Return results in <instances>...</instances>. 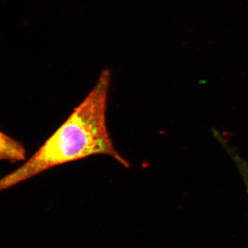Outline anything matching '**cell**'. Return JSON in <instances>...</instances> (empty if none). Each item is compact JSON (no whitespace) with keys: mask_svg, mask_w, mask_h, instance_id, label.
I'll return each mask as SVG.
<instances>
[{"mask_svg":"<svg viewBox=\"0 0 248 248\" xmlns=\"http://www.w3.org/2000/svg\"><path fill=\"white\" fill-rule=\"evenodd\" d=\"M111 73H101L97 83L68 119L22 166L0 178V192L53 168L104 155L122 166L130 164L117 151L108 130L107 108Z\"/></svg>","mask_w":248,"mask_h":248,"instance_id":"obj_1","label":"cell"},{"mask_svg":"<svg viewBox=\"0 0 248 248\" xmlns=\"http://www.w3.org/2000/svg\"><path fill=\"white\" fill-rule=\"evenodd\" d=\"M26 159L27 151L24 145L0 130V161L15 164Z\"/></svg>","mask_w":248,"mask_h":248,"instance_id":"obj_2","label":"cell"},{"mask_svg":"<svg viewBox=\"0 0 248 248\" xmlns=\"http://www.w3.org/2000/svg\"><path fill=\"white\" fill-rule=\"evenodd\" d=\"M212 133L215 140L222 146V148L226 151L231 159L232 160L236 169L239 170L240 175L244 181L245 187L248 195V162L244 157L239 155V153L235 150L232 146L230 144L229 141L226 140L219 130L217 128H212Z\"/></svg>","mask_w":248,"mask_h":248,"instance_id":"obj_3","label":"cell"}]
</instances>
